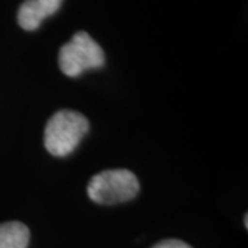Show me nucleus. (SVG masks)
Returning a JSON list of instances; mask_svg holds the SVG:
<instances>
[{"label": "nucleus", "instance_id": "1", "mask_svg": "<svg viewBox=\"0 0 248 248\" xmlns=\"http://www.w3.org/2000/svg\"><path fill=\"white\" fill-rule=\"evenodd\" d=\"M89 128V120L81 113L68 109L60 110L46 125V149L53 156H68L78 148Z\"/></svg>", "mask_w": 248, "mask_h": 248}, {"label": "nucleus", "instance_id": "2", "mask_svg": "<svg viewBox=\"0 0 248 248\" xmlns=\"http://www.w3.org/2000/svg\"><path fill=\"white\" fill-rule=\"evenodd\" d=\"M140 190V182L130 170H107L91 178L87 195L98 204L124 203L134 199Z\"/></svg>", "mask_w": 248, "mask_h": 248}, {"label": "nucleus", "instance_id": "3", "mask_svg": "<svg viewBox=\"0 0 248 248\" xmlns=\"http://www.w3.org/2000/svg\"><path fill=\"white\" fill-rule=\"evenodd\" d=\"M58 63L63 75L76 78L89 69L101 68L105 63V54L87 32H78L61 47Z\"/></svg>", "mask_w": 248, "mask_h": 248}, {"label": "nucleus", "instance_id": "4", "mask_svg": "<svg viewBox=\"0 0 248 248\" xmlns=\"http://www.w3.org/2000/svg\"><path fill=\"white\" fill-rule=\"evenodd\" d=\"M63 0H25L18 10V24L25 31H36L42 21L55 14Z\"/></svg>", "mask_w": 248, "mask_h": 248}, {"label": "nucleus", "instance_id": "5", "mask_svg": "<svg viewBox=\"0 0 248 248\" xmlns=\"http://www.w3.org/2000/svg\"><path fill=\"white\" fill-rule=\"evenodd\" d=\"M31 232L17 221L0 225V248H28Z\"/></svg>", "mask_w": 248, "mask_h": 248}, {"label": "nucleus", "instance_id": "6", "mask_svg": "<svg viewBox=\"0 0 248 248\" xmlns=\"http://www.w3.org/2000/svg\"><path fill=\"white\" fill-rule=\"evenodd\" d=\"M152 248H193V247H190L189 244H186V243L181 241V240L169 239V240H163V241H160V243H157V244H155Z\"/></svg>", "mask_w": 248, "mask_h": 248}, {"label": "nucleus", "instance_id": "7", "mask_svg": "<svg viewBox=\"0 0 248 248\" xmlns=\"http://www.w3.org/2000/svg\"><path fill=\"white\" fill-rule=\"evenodd\" d=\"M244 226L246 228H248V215L246 214V217H244Z\"/></svg>", "mask_w": 248, "mask_h": 248}]
</instances>
